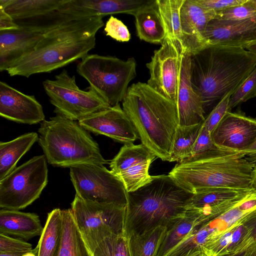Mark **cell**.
Listing matches in <instances>:
<instances>
[{"instance_id": "c3c4849f", "label": "cell", "mask_w": 256, "mask_h": 256, "mask_svg": "<svg viewBox=\"0 0 256 256\" xmlns=\"http://www.w3.org/2000/svg\"><path fill=\"white\" fill-rule=\"evenodd\" d=\"M243 152L246 154V156L256 154V141Z\"/></svg>"}, {"instance_id": "d590c367", "label": "cell", "mask_w": 256, "mask_h": 256, "mask_svg": "<svg viewBox=\"0 0 256 256\" xmlns=\"http://www.w3.org/2000/svg\"><path fill=\"white\" fill-rule=\"evenodd\" d=\"M256 16V6L249 0L240 6L216 12L214 18L225 20H240Z\"/></svg>"}, {"instance_id": "4dcf8cb0", "label": "cell", "mask_w": 256, "mask_h": 256, "mask_svg": "<svg viewBox=\"0 0 256 256\" xmlns=\"http://www.w3.org/2000/svg\"><path fill=\"white\" fill-rule=\"evenodd\" d=\"M168 228L158 226L142 234L128 237L132 256H158Z\"/></svg>"}, {"instance_id": "52a82bcc", "label": "cell", "mask_w": 256, "mask_h": 256, "mask_svg": "<svg viewBox=\"0 0 256 256\" xmlns=\"http://www.w3.org/2000/svg\"><path fill=\"white\" fill-rule=\"evenodd\" d=\"M134 58L124 60L115 56L88 54L76 66L77 72L110 105L122 102L128 84L136 76Z\"/></svg>"}, {"instance_id": "681fc988", "label": "cell", "mask_w": 256, "mask_h": 256, "mask_svg": "<svg viewBox=\"0 0 256 256\" xmlns=\"http://www.w3.org/2000/svg\"><path fill=\"white\" fill-rule=\"evenodd\" d=\"M246 158L254 170H256V154L246 156Z\"/></svg>"}, {"instance_id": "d6986e66", "label": "cell", "mask_w": 256, "mask_h": 256, "mask_svg": "<svg viewBox=\"0 0 256 256\" xmlns=\"http://www.w3.org/2000/svg\"><path fill=\"white\" fill-rule=\"evenodd\" d=\"M155 0H62L57 10L78 18L101 16L116 14L132 16Z\"/></svg>"}, {"instance_id": "b9f144b4", "label": "cell", "mask_w": 256, "mask_h": 256, "mask_svg": "<svg viewBox=\"0 0 256 256\" xmlns=\"http://www.w3.org/2000/svg\"><path fill=\"white\" fill-rule=\"evenodd\" d=\"M238 206L232 208L218 216L227 228H229L238 222L244 216L248 214L240 210L238 208Z\"/></svg>"}, {"instance_id": "bcb514c9", "label": "cell", "mask_w": 256, "mask_h": 256, "mask_svg": "<svg viewBox=\"0 0 256 256\" xmlns=\"http://www.w3.org/2000/svg\"><path fill=\"white\" fill-rule=\"evenodd\" d=\"M220 256H256V238L249 246L240 252Z\"/></svg>"}, {"instance_id": "7dc6e473", "label": "cell", "mask_w": 256, "mask_h": 256, "mask_svg": "<svg viewBox=\"0 0 256 256\" xmlns=\"http://www.w3.org/2000/svg\"><path fill=\"white\" fill-rule=\"evenodd\" d=\"M186 256H214L209 250L205 248L189 252Z\"/></svg>"}, {"instance_id": "3957f363", "label": "cell", "mask_w": 256, "mask_h": 256, "mask_svg": "<svg viewBox=\"0 0 256 256\" xmlns=\"http://www.w3.org/2000/svg\"><path fill=\"white\" fill-rule=\"evenodd\" d=\"M122 105L142 144L156 157L169 162L179 126L176 103L146 83L138 82L128 87Z\"/></svg>"}, {"instance_id": "f35d334b", "label": "cell", "mask_w": 256, "mask_h": 256, "mask_svg": "<svg viewBox=\"0 0 256 256\" xmlns=\"http://www.w3.org/2000/svg\"><path fill=\"white\" fill-rule=\"evenodd\" d=\"M104 30L106 36L118 42H128L130 38L127 26L120 20L112 16L107 20Z\"/></svg>"}, {"instance_id": "83f0119b", "label": "cell", "mask_w": 256, "mask_h": 256, "mask_svg": "<svg viewBox=\"0 0 256 256\" xmlns=\"http://www.w3.org/2000/svg\"><path fill=\"white\" fill-rule=\"evenodd\" d=\"M62 234L58 256H93L74 220L71 208L62 210Z\"/></svg>"}, {"instance_id": "7bdbcfd3", "label": "cell", "mask_w": 256, "mask_h": 256, "mask_svg": "<svg viewBox=\"0 0 256 256\" xmlns=\"http://www.w3.org/2000/svg\"><path fill=\"white\" fill-rule=\"evenodd\" d=\"M242 211L249 214L256 210V192L253 190L238 206Z\"/></svg>"}, {"instance_id": "5b68a950", "label": "cell", "mask_w": 256, "mask_h": 256, "mask_svg": "<svg viewBox=\"0 0 256 256\" xmlns=\"http://www.w3.org/2000/svg\"><path fill=\"white\" fill-rule=\"evenodd\" d=\"M246 156L243 152L208 150L178 162L168 175L192 194L214 188L252 190L254 169Z\"/></svg>"}, {"instance_id": "11a10c76", "label": "cell", "mask_w": 256, "mask_h": 256, "mask_svg": "<svg viewBox=\"0 0 256 256\" xmlns=\"http://www.w3.org/2000/svg\"><path fill=\"white\" fill-rule=\"evenodd\" d=\"M249 2L252 5L256 6V0H249Z\"/></svg>"}, {"instance_id": "d4e9b609", "label": "cell", "mask_w": 256, "mask_h": 256, "mask_svg": "<svg viewBox=\"0 0 256 256\" xmlns=\"http://www.w3.org/2000/svg\"><path fill=\"white\" fill-rule=\"evenodd\" d=\"M139 38L152 44H162L166 30L155 2L139 10L134 16Z\"/></svg>"}, {"instance_id": "f5cc1de1", "label": "cell", "mask_w": 256, "mask_h": 256, "mask_svg": "<svg viewBox=\"0 0 256 256\" xmlns=\"http://www.w3.org/2000/svg\"><path fill=\"white\" fill-rule=\"evenodd\" d=\"M252 190L256 192V170H254V178L252 182Z\"/></svg>"}, {"instance_id": "7402d4cb", "label": "cell", "mask_w": 256, "mask_h": 256, "mask_svg": "<svg viewBox=\"0 0 256 256\" xmlns=\"http://www.w3.org/2000/svg\"><path fill=\"white\" fill-rule=\"evenodd\" d=\"M252 190H239L228 188H214L193 194L187 210L198 214L205 222H210L211 212L216 207L228 202L246 196Z\"/></svg>"}, {"instance_id": "8fae6325", "label": "cell", "mask_w": 256, "mask_h": 256, "mask_svg": "<svg viewBox=\"0 0 256 256\" xmlns=\"http://www.w3.org/2000/svg\"><path fill=\"white\" fill-rule=\"evenodd\" d=\"M76 194L98 203L127 204V192L122 181L104 164L85 163L70 168Z\"/></svg>"}, {"instance_id": "db71d44e", "label": "cell", "mask_w": 256, "mask_h": 256, "mask_svg": "<svg viewBox=\"0 0 256 256\" xmlns=\"http://www.w3.org/2000/svg\"><path fill=\"white\" fill-rule=\"evenodd\" d=\"M22 254L0 253V256H22Z\"/></svg>"}, {"instance_id": "ffe728a7", "label": "cell", "mask_w": 256, "mask_h": 256, "mask_svg": "<svg viewBox=\"0 0 256 256\" xmlns=\"http://www.w3.org/2000/svg\"><path fill=\"white\" fill-rule=\"evenodd\" d=\"M190 65V54L184 50L176 102L179 126L196 125L206 118L202 100L192 85Z\"/></svg>"}, {"instance_id": "ac0fdd59", "label": "cell", "mask_w": 256, "mask_h": 256, "mask_svg": "<svg viewBox=\"0 0 256 256\" xmlns=\"http://www.w3.org/2000/svg\"><path fill=\"white\" fill-rule=\"evenodd\" d=\"M0 115L18 123L33 124L45 118L43 108L34 96L27 95L0 82Z\"/></svg>"}, {"instance_id": "30bf717a", "label": "cell", "mask_w": 256, "mask_h": 256, "mask_svg": "<svg viewBox=\"0 0 256 256\" xmlns=\"http://www.w3.org/2000/svg\"><path fill=\"white\" fill-rule=\"evenodd\" d=\"M42 85L54 106V112L74 120L78 121L110 106L90 86L88 90H80L74 76H70L66 70L55 76L54 80H44Z\"/></svg>"}, {"instance_id": "7a4b0ae2", "label": "cell", "mask_w": 256, "mask_h": 256, "mask_svg": "<svg viewBox=\"0 0 256 256\" xmlns=\"http://www.w3.org/2000/svg\"><path fill=\"white\" fill-rule=\"evenodd\" d=\"M256 66L246 49L209 44L190 55V82L205 108L233 93Z\"/></svg>"}, {"instance_id": "f1b7e54d", "label": "cell", "mask_w": 256, "mask_h": 256, "mask_svg": "<svg viewBox=\"0 0 256 256\" xmlns=\"http://www.w3.org/2000/svg\"><path fill=\"white\" fill-rule=\"evenodd\" d=\"M62 234V210L55 208L48 214L38 244V256H58Z\"/></svg>"}, {"instance_id": "60d3db41", "label": "cell", "mask_w": 256, "mask_h": 256, "mask_svg": "<svg viewBox=\"0 0 256 256\" xmlns=\"http://www.w3.org/2000/svg\"><path fill=\"white\" fill-rule=\"evenodd\" d=\"M201 6L216 12L242 5L248 0H196Z\"/></svg>"}, {"instance_id": "e575fe53", "label": "cell", "mask_w": 256, "mask_h": 256, "mask_svg": "<svg viewBox=\"0 0 256 256\" xmlns=\"http://www.w3.org/2000/svg\"><path fill=\"white\" fill-rule=\"evenodd\" d=\"M256 96V66L231 95L228 107L232 108Z\"/></svg>"}, {"instance_id": "f907efd6", "label": "cell", "mask_w": 256, "mask_h": 256, "mask_svg": "<svg viewBox=\"0 0 256 256\" xmlns=\"http://www.w3.org/2000/svg\"><path fill=\"white\" fill-rule=\"evenodd\" d=\"M245 49L256 58V41L250 44Z\"/></svg>"}, {"instance_id": "44dd1931", "label": "cell", "mask_w": 256, "mask_h": 256, "mask_svg": "<svg viewBox=\"0 0 256 256\" xmlns=\"http://www.w3.org/2000/svg\"><path fill=\"white\" fill-rule=\"evenodd\" d=\"M44 34L20 28L0 30V71L6 70L32 50Z\"/></svg>"}, {"instance_id": "7c38bea8", "label": "cell", "mask_w": 256, "mask_h": 256, "mask_svg": "<svg viewBox=\"0 0 256 256\" xmlns=\"http://www.w3.org/2000/svg\"><path fill=\"white\" fill-rule=\"evenodd\" d=\"M184 50L179 41L166 36L146 64L150 74L146 84L175 103Z\"/></svg>"}, {"instance_id": "277c9868", "label": "cell", "mask_w": 256, "mask_h": 256, "mask_svg": "<svg viewBox=\"0 0 256 256\" xmlns=\"http://www.w3.org/2000/svg\"><path fill=\"white\" fill-rule=\"evenodd\" d=\"M192 196L168 174L152 176L142 186L127 192L124 234L128 238L158 226L168 230L184 216Z\"/></svg>"}, {"instance_id": "9c48e42d", "label": "cell", "mask_w": 256, "mask_h": 256, "mask_svg": "<svg viewBox=\"0 0 256 256\" xmlns=\"http://www.w3.org/2000/svg\"><path fill=\"white\" fill-rule=\"evenodd\" d=\"M44 155L35 156L0 180V207L19 210L40 196L48 182Z\"/></svg>"}, {"instance_id": "d6a6232c", "label": "cell", "mask_w": 256, "mask_h": 256, "mask_svg": "<svg viewBox=\"0 0 256 256\" xmlns=\"http://www.w3.org/2000/svg\"><path fill=\"white\" fill-rule=\"evenodd\" d=\"M184 0H156V7L166 30V36L178 40L182 44L180 12Z\"/></svg>"}, {"instance_id": "4316f807", "label": "cell", "mask_w": 256, "mask_h": 256, "mask_svg": "<svg viewBox=\"0 0 256 256\" xmlns=\"http://www.w3.org/2000/svg\"><path fill=\"white\" fill-rule=\"evenodd\" d=\"M61 1L0 0V7L16 20L34 18L57 10Z\"/></svg>"}, {"instance_id": "836d02e7", "label": "cell", "mask_w": 256, "mask_h": 256, "mask_svg": "<svg viewBox=\"0 0 256 256\" xmlns=\"http://www.w3.org/2000/svg\"><path fill=\"white\" fill-rule=\"evenodd\" d=\"M93 256H132L128 238L124 234L108 237L101 242Z\"/></svg>"}, {"instance_id": "ba28073f", "label": "cell", "mask_w": 256, "mask_h": 256, "mask_svg": "<svg viewBox=\"0 0 256 256\" xmlns=\"http://www.w3.org/2000/svg\"><path fill=\"white\" fill-rule=\"evenodd\" d=\"M126 206L86 200L76 194L71 210L78 229L92 254L105 238L124 233Z\"/></svg>"}, {"instance_id": "74e56055", "label": "cell", "mask_w": 256, "mask_h": 256, "mask_svg": "<svg viewBox=\"0 0 256 256\" xmlns=\"http://www.w3.org/2000/svg\"><path fill=\"white\" fill-rule=\"evenodd\" d=\"M32 249L30 243L0 234V253L24 254Z\"/></svg>"}, {"instance_id": "603a6c76", "label": "cell", "mask_w": 256, "mask_h": 256, "mask_svg": "<svg viewBox=\"0 0 256 256\" xmlns=\"http://www.w3.org/2000/svg\"><path fill=\"white\" fill-rule=\"evenodd\" d=\"M42 227L35 213L2 208L0 210V234L29 240L40 236Z\"/></svg>"}, {"instance_id": "6da1fadb", "label": "cell", "mask_w": 256, "mask_h": 256, "mask_svg": "<svg viewBox=\"0 0 256 256\" xmlns=\"http://www.w3.org/2000/svg\"><path fill=\"white\" fill-rule=\"evenodd\" d=\"M104 25L102 18L92 16L69 20L44 34L34 49L6 71L11 76L28 78L50 72L82 59L96 46V34Z\"/></svg>"}, {"instance_id": "cb8c5ba5", "label": "cell", "mask_w": 256, "mask_h": 256, "mask_svg": "<svg viewBox=\"0 0 256 256\" xmlns=\"http://www.w3.org/2000/svg\"><path fill=\"white\" fill-rule=\"evenodd\" d=\"M227 229L218 217L200 224L166 256H186L189 252L206 248Z\"/></svg>"}, {"instance_id": "4fadbf2b", "label": "cell", "mask_w": 256, "mask_h": 256, "mask_svg": "<svg viewBox=\"0 0 256 256\" xmlns=\"http://www.w3.org/2000/svg\"><path fill=\"white\" fill-rule=\"evenodd\" d=\"M142 144H124L111 160V172L123 183L127 192L136 190L149 182L148 170L156 158Z\"/></svg>"}, {"instance_id": "ee69618b", "label": "cell", "mask_w": 256, "mask_h": 256, "mask_svg": "<svg viewBox=\"0 0 256 256\" xmlns=\"http://www.w3.org/2000/svg\"><path fill=\"white\" fill-rule=\"evenodd\" d=\"M18 28V26L14 20L2 8L0 7V30H16Z\"/></svg>"}, {"instance_id": "816d5d0a", "label": "cell", "mask_w": 256, "mask_h": 256, "mask_svg": "<svg viewBox=\"0 0 256 256\" xmlns=\"http://www.w3.org/2000/svg\"><path fill=\"white\" fill-rule=\"evenodd\" d=\"M38 247L36 246L34 249L22 254V256H38Z\"/></svg>"}, {"instance_id": "ab89813d", "label": "cell", "mask_w": 256, "mask_h": 256, "mask_svg": "<svg viewBox=\"0 0 256 256\" xmlns=\"http://www.w3.org/2000/svg\"><path fill=\"white\" fill-rule=\"evenodd\" d=\"M217 148H219L214 144L210 132L202 124V126L192 149V156Z\"/></svg>"}, {"instance_id": "9a60e30c", "label": "cell", "mask_w": 256, "mask_h": 256, "mask_svg": "<svg viewBox=\"0 0 256 256\" xmlns=\"http://www.w3.org/2000/svg\"><path fill=\"white\" fill-rule=\"evenodd\" d=\"M78 122L87 131L124 144L133 143L139 138L133 124L120 104L91 114Z\"/></svg>"}, {"instance_id": "5bb4252c", "label": "cell", "mask_w": 256, "mask_h": 256, "mask_svg": "<svg viewBox=\"0 0 256 256\" xmlns=\"http://www.w3.org/2000/svg\"><path fill=\"white\" fill-rule=\"evenodd\" d=\"M210 134L218 148L243 152L256 141V119L239 109L228 112Z\"/></svg>"}, {"instance_id": "e0dca14e", "label": "cell", "mask_w": 256, "mask_h": 256, "mask_svg": "<svg viewBox=\"0 0 256 256\" xmlns=\"http://www.w3.org/2000/svg\"><path fill=\"white\" fill-rule=\"evenodd\" d=\"M216 12L199 4L196 0H185L180 10L182 45L190 55L208 44L204 36L208 22L215 18Z\"/></svg>"}, {"instance_id": "8d00e7d4", "label": "cell", "mask_w": 256, "mask_h": 256, "mask_svg": "<svg viewBox=\"0 0 256 256\" xmlns=\"http://www.w3.org/2000/svg\"><path fill=\"white\" fill-rule=\"evenodd\" d=\"M232 94V92H230L221 99L204 121V125L210 133L226 114L231 112L228 103Z\"/></svg>"}, {"instance_id": "2e32d148", "label": "cell", "mask_w": 256, "mask_h": 256, "mask_svg": "<svg viewBox=\"0 0 256 256\" xmlns=\"http://www.w3.org/2000/svg\"><path fill=\"white\" fill-rule=\"evenodd\" d=\"M204 36L208 45L245 49L256 41V16L240 20L214 18L208 24Z\"/></svg>"}, {"instance_id": "8992f818", "label": "cell", "mask_w": 256, "mask_h": 256, "mask_svg": "<svg viewBox=\"0 0 256 256\" xmlns=\"http://www.w3.org/2000/svg\"><path fill=\"white\" fill-rule=\"evenodd\" d=\"M38 132V144L48 163L54 166L108 164L98 144L76 120L56 114L40 123Z\"/></svg>"}, {"instance_id": "f6af8a7d", "label": "cell", "mask_w": 256, "mask_h": 256, "mask_svg": "<svg viewBox=\"0 0 256 256\" xmlns=\"http://www.w3.org/2000/svg\"><path fill=\"white\" fill-rule=\"evenodd\" d=\"M240 222L250 230L252 237L256 238V210L246 215Z\"/></svg>"}, {"instance_id": "484cf974", "label": "cell", "mask_w": 256, "mask_h": 256, "mask_svg": "<svg viewBox=\"0 0 256 256\" xmlns=\"http://www.w3.org/2000/svg\"><path fill=\"white\" fill-rule=\"evenodd\" d=\"M38 140V134L30 132L8 142H0V180L16 168L18 161Z\"/></svg>"}, {"instance_id": "f546056e", "label": "cell", "mask_w": 256, "mask_h": 256, "mask_svg": "<svg viewBox=\"0 0 256 256\" xmlns=\"http://www.w3.org/2000/svg\"><path fill=\"white\" fill-rule=\"evenodd\" d=\"M202 224L204 223L198 214L186 210L184 216L168 230L158 251V256L167 255L188 236L197 226Z\"/></svg>"}, {"instance_id": "1f68e13d", "label": "cell", "mask_w": 256, "mask_h": 256, "mask_svg": "<svg viewBox=\"0 0 256 256\" xmlns=\"http://www.w3.org/2000/svg\"><path fill=\"white\" fill-rule=\"evenodd\" d=\"M203 122L193 126H178L176 132L170 162H179L192 156V149Z\"/></svg>"}]
</instances>
